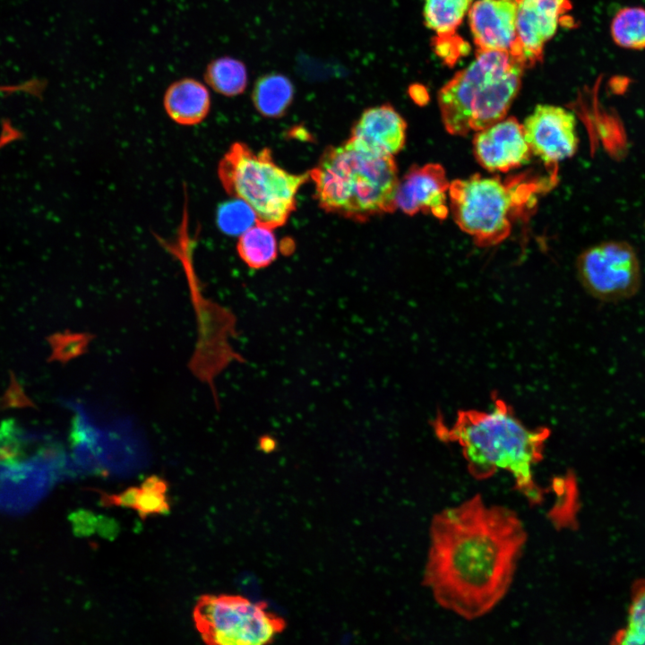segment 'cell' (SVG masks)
<instances>
[{
  "label": "cell",
  "instance_id": "1",
  "mask_svg": "<svg viewBox=\"0 0 645 645\" xmlns=\"http://www.w3.org/2000/svg\"><path fill=\"white\" fill-rule=\"evenodd\" d=\"M526 541L514 511L471 496L433 517L423 584L443 608L482 617L507 594Z\"/></svg>",
  "mask_w": 645,
  "mask_h": 645
},
{
  "label": "cell",
  "instance_id": "2",
  "mask_svg": "<svg viewBox=\"0 0 645 645\" xmlns=\"http://www.w3.org/2000/svg\"><path fill=\"white\" fill-rule=\"evenodd\" d=\"M431 426L440 441L460 447L472 477L485 480L506 471L530 504L542 503L546 489L537 483L534 468L543 460L548 428L526 426L496 395L487 410H459L452 422L437 416Z\"/></svg>",
  "mask_w": 645,
  "mask_h": 645
},
{
  "label": "cell",
  "instance_id": "3",
  "mask_svg": "<svg viewBox=\"0 0 645 645\" xmlns=\"http://www.w3.org/2000/svg\"><path fill=\"white\" fill-rule=\"evenodd\" d=\"M309 176L319 206L329 213L365 222L397 209L400 178L393 156L364 149L350 138L328 147Z\"/></svg>",
  "mask_w": 645,
  "mask_h": 645
},
{
  "label": "cell",
  "instance_id": "4",
  "mask_svg": "<svg viewBox=\"0 0 645 645\" xmlns=\"http://www.w3.org/2000/svg\"><path fill=\"white\" fill-rule=\"evenodd\" d=\"M525 68L524 63L509 52L477 50L475 59L438 92L445 130L463 136L506 117Z\"/></svg>",
  "mask_w": 645,
  "mask_h": 645
},
{
  "label": "cell",
  "instance_id": "5",
  "mask_svg": "<svg viewBox=\"0 0 645 645\" xmlns=\"http://www.w3.org/2000/svg\"><path fill=\"white\" fill-rule=\"evenodd\" d=\"M556 171L546 177L520 174L506 178L476 174L450 184L449 209L458 227L480 247L496 245L513 224L530 211L537 195L550 189Z\"/></svg>",
  "mask_w": 645,
  "mask_h": 645
},
{
  "label": "cell",
  "instance_id": "6",
  "mask_svg": "<svg viewBox=\"0 0 645 645\" xmlns=\"http://www.w3.org/2000/svg\"><path fill=\"white\" fill-rule=\"evenodd\" d=\"M218 176L230 196L253 210L256 223L272 229L288 221L299 188L310 179L309 172L291 174L278 166L270 149L254 152L238 142L219 160Z\"/></svg>",
  "mask_w": 645,
  "mask_h": 645
},
{
  "label": "cell",
  "instance_id": "7",
  "mask_svg": "<svg viewBox=\"0 0 645 645\" xmlns=\"http://www.w3.org/2000/svg\"><path fill=\"white\" fill-rule=\"evenodd\" d=\"M194 620L208 644H267L285 628L284 621L264 604L233 595L201 597L194 609Z\"/></svg>",
  "mask_w": 645,
  "mask_h": 645
},
{
  "label": "cell",
  "instance_id": "8",
  "mask_svg": "<svg viewBox=\"0 0 645 645\" xmlns=\"http://www.w3.org/2000/svg\"><path fill=\"white\" fill-rule=\"evenodd\" d=\"M576 270L585 290L602 302L629 299L641 285L637 254L623 241H607L583 251L577 259Z\"/></svg>",
  "mask_w": 645,
  "mask_h": 645
},
{
  "label": "cell",
  "instance_id": "9",
  "mask_svg": "<svg viewBox=\"0 0 645 645\" xmlns=\"http://www.w3.org/2000/svg\"><path fill=\"white\" fill-rule=\"evenodd\" d=\"M65 466L56 451L46 450L29 461L0 463V508L22 512L49 489Z\"/></svg>",
  "mask_w": 645,
  "mask_h": 645
},
{
  "label": "cell",
  "instance_id": "10",
  "mask_svg": "<svg viewBox=\"0 0 645 645\" xmlns=\"http://www.w3.org/2000/svg\"><path fill=\"white\" fill-rule=\"evenodd\" d=\"M522 125L532 154L550 170L556 169L558 162L572 157L577 151L579 139L575 116L562 107L539 104Z\"/></svg>",
  "mask_w": 645,
  "mask_h": 645
},
{
  "label": "cell",
  "instance_id": "11",
  "mask_svg": "<svg viewBox=\"0 0 645 645\" xmlns=\"http://www.w3.org/2000/svg\"><path fill=\"white\" fill-rule=\"evenodd\" d=\"M516 44L512 53L526 68L543 59L546 43L555 34L564 15L572 9L570 0H515Z\"/></svg>",
  "mask_w": 645,
  "mask_h": 645
},
{
  "label": "cell",
  "instance_id": "12",
  "mask_svg": "<svg viewBox=\"0 0 645 645\" xmlns=\"http://www.w3.org/2000/svg\"><path fill=\"white\" fill-rule=\"evenodd\" d=\"M473 154L486 170L508 172L528 163L532 152L523 125L512 116L476 132Z\"/></svg>",
  "mask_w": 645,
  "mask_h": 645
},
{
  "label": "cell",
  "instance_id": "13",
  "mask_svg": "<svg viewBox=\"0 0 645 645\" xmlns=\"http://www.w3.org/2000/svg\"><path fill=\"white\" fill-rule=\"evenodd\" d=\"M450 183L444 168L437 163L414 165L399 181L396 205L405 214L418 212L444 219L449 215Z\"/></svg>",
  "mask_w": 645,
  "mask_h": 645
},
{
  "label": "cell",
  "instance_id": "14",
  "mask_svg": "<svg viewBox=\"0 0 645 645\" xmlns=\"http://www.w3.org/2000/svg\"><path fill=\"white\" fill-rule=\"evenodd\" d=\"M515 0H477L469 23L477 50L512 53L516 44Z\"/></svg>",
  "mask_w": 645,
  "mask_h": 645
},
{
  "label": "cell",
  "instance_id": "15",
  "mask_svg": "<svg viewBox=\"0 0 645 645\" xmlns=\"http://www.w3.org/2000/svg\"><path fill=\"white\" fill-rule=\"evenodd\" d=\"M407 123L390 104L368 108L351 129L350 139L373 152L394 156L406 142Z\"/></svg>",
  "mask_w": 645,
  "mask_h": 645
},
{
  "label": "cell",
  "instance_id": "16",
  "mask_svg": "<svg viewBox=\"0 0 645 645\" xmlns=\"http://www.w3.org/2000/svg\"><path fill=\"white\" fill-rule=\"evenodd\" d=\"M168 116L181 125H196L209 115L211 98L206 83L196 78L184 77L171 82L163 95Z\"/></svg>",
  "mask_w": 645,
  "mask_h": 645
},
{
  "label": "cell",
  "instance_id": "17",
  "mask_svg": "<svg viewBox=\"0 0 645 645\" xmlns=\"http://www.w3.org/2000/svg\"><path fill=\"white\" fill-rule=\"evenodd\" d=\"M167 490L165 480L152 476L145 479L139 487H130L116 494H103L101 503L106 506L134 509L139 516L144 519L168 511Z\"/></svg>",
  "mask_w": 645,
  "mask_h": 645
},
{
  "label": "cell",
  "instance_id": "18",
  "mask_svg": "<svg viewBox=\"0 0 645 645\" xmlns=\"http://www.w3.org/2000/svg\"><path fill=\"white\" fill-rule=\"evenodd\" d=\"M294 98V86L285 75L270 73L258 78L252 91L256 110L266 117H280L286 114Z\"/></svg>",
  "mask_w": 645,
  "mask_h": 645
},
{
  "label": "cell",
  "instance_id": "19",
  "mask_svg": "<svg viewBox=\"0 0 645 645\" xmlns=\"http://www.w3.org/2000/svg\"><path fill=\"white\" fill-rule=\"evenodd\" d=\"M203 78L207 86L226 97L242 94L248 82L245 64L232 56L211 60L205 67Z\"/></svg>",
  "mask_w": 645,
  "mask_h": 645
},
{
  "label": "cell",
  "instance_id": "20",
  "mask_svg": "<svg viewBox=\"0 0 645 645\" xmlns=\"http://www.w3.org/2000/svg\"><path fill=\"white\" fill-rule=\"evenodd\" d=\"M236 251L241 260L252 269L271 265L278 253L272 228L255 223L239 236Z\"/></svg>",
  "mask_w": 645,
  "mask_h": 645
},
{
  "label": "cell",
  "instance_id": "21",
  "mask_svg": "<svg viewBox=\"0 0 645 645\" xmlns=\"http://www.w3.org/2000/svg\"><path fill=\"white\" fill-rule=\"evenodd\" d=\"M474 2V0H424L425 25L433 30L437 38L453 36Z\"/></svg>",
  "mask_w": 645,
  "mask_h": 645
},
{
  "label": "cell",
  "instance_id": "22",
  "mask_svg": "<svg viewBox=\"0 0 645 645\" xmlns=\"http://www.w3.org/2000/svg\"><path fill=\"white\" fill-rule=\"evenodd\" d=\"M610 33L615 43L628 49L645 48V8L619 10L612 20Z\"/></svg>",
  "mask_w": 645,
  "mask_h": 645
},
{
  "label": "cell",
  "instance_id": "23",
  "mask_svg": "<svg viewBox=\"0 0 645 645\" xmlns=\"http://www.w3.org/2000/svg\"><path fill=\"white\" fill-rule=\"evenodd\" d=\"M611 643L645 644V579L633 582L625 625L612 637Z\"/></svg>",
  "mask_w": 645,
  "mask_h": 645
},
{
  "label": "cell",
  "instance_id": "24",
  "mask_svg": "<svg viewBox=\"0 0 645 645\" xmlns=\"http://www.w3.org/2000/svg\"><path fill=\"white\" fill-rule=\"evenodd\" d=\"M234 199L219 208L217 221L220 229L225 233L240 236L256 223V217L245 202Z\"/></svg>",
  "mask_w": 645,
  "mask_h": 645
},
{
  "label": "cell",
  "instance_id": "25",
  "mask_svg": "<svg viewBox=\"0 0 645 645\" xmlns=\"http://www.w3.org/2000/svg\"><path fill=\"white\" fill-rule=\"evenodd\" d=\"M434 49L436 53L448 63L457 60L461 52L465 50V44L455 35L434 39Z\"/></svg>",
  "mask_w": 645,
  "mask_h": 645
},
{
  "label": "cell",
  "instance_id": "26",
  "mask_svg": "<svg viewBox=\"0 0 645 645\" xmlns=\"http://www.w3.org/2000/svg\"><path fill=\"white\" fill-rule=\"evenodd\" d=\"M408 94L411 99L419 105H424L428 99L427 91L420 84H413L408 88Z\"/></svg>",
  "mask_w": 645,
  "mask_h": 645
}]
</instances>
